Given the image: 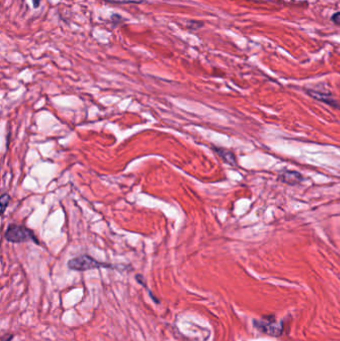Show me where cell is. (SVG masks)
<instances>
[{
  "label": "cell",
  "instance_id": "8",
  "mask_svg": "<svg viewBox=\"0 0 340 341\" xmlns=\"http://www.w3.org/2000/svg\"><path fill=\"white\" fill-rule=\"evenodd\" d=\"M106 2L110 3H117V4H131V3H143V0H104Z\"/></svg>",
  "mask_w": 340,
  "mask_h": 341
},
{
  "label": "cell",
  "instance_id": "2",
  "mask_svg": "<svg viewBox=\"0 0 340 341\" xmlns=\"http://www.w3.org/2000/svg\"><path fill=\"white\" fill-rule=\"evenodd\" d=\"M4 238L7 242L12 244H21L27 241H33L35 244H38V241L31 229L15 224H11L7 227Z\"/></svg>",
  "mask_w": 340,
  "mask_h": 341
},
{
  "label": "cell",
  "instance_id": "4",
  "mask_svg": "<svg viewBox=\"0 0 340 341\" xmlns=\"http://www.w3.org/2000/svg\"><path fill=\"white\" fill-rule=\"evenodd\" d=\"M278 180L287 185H299L304 181V177L295 171H281L278 175Z\"/></svg>",
  "mask_w": 340,
  "mask_h": 341
},
{
  "label": "cell",
  "instance_id": "11",
  "mask_svg": "<svg viewBox=\"0 0 340 341\" xmlns=\"http://www.w3.org/2000/svg\"><path fill=\"white\" fill-rule=\"evenodd\" d=\"M14 338V335L13 334H8L6 333L5 335H3L1 337V341H12V339Z\"/></svg>",
  "mask_w": 340,
  "mask_h": 341
},
{
  "label": "cell",
  "instance_id": "6",
  "mask_svg": "<svg viewBox=\"0 0 340 341\" xmlns=\"http://www.w3.org/2000/svg\"><path fill=\"white\" fill-rule=\"evenodd\" d=\"M213 149L228 165H231V166L237 165V159L230 151H228L227 149H224V148H219V147H214Z\"/></svg>",
  "mask_w": 340,
  "mask_h": 341
},
{
  "label": "cell",
  "instance_id": "10",
  "mask_svg": "<svg viewBox=\"0 0 340 341\" xmlns=\"http://www.w3.org/2000/svg\"><path fill=\"white\" fill-rule=\"evenodd\" d=\"M136 279L137 281L140 283V284H142L143 286H145V287H147V285H146V282H145V279H144V277H143V275H141V274H137L136 275Z\"/></svg>",
  "mask_w": 340,
  "mask_h": 341
},
{
  "label": "cell",
  "instance_id": "3",
  "mask_svg": "<svg viewBox=\"0 0 340 341\" xmlns=\"http://www.w3.org/2000/svg\"><path fill=\"white\" fill-rule=\"evenodd\" d=\"M256 327L260 329L263 332H266L273 336H278L282 332V326L279 325L275 320L272 319H265L264 321H259L256 324Z\"/></svg>",
  "mask_w": 340,
  "mask_h": 341
},
{
  "label": "cell",
  "instance_id": "1",
  "mask_svg": "<svg viewBox=\"0 0 340 341\" xmlns=\"http://www.w3.org/2000/svg\"><path fill=\"white\" fill-rule=\"evenodd\" d=\"M67 267L69 270L75 272H86L95 269H116L121 271V266H114L111 264L96 260L88 254H81L70 259L67 263Z\"/></svg>",
  "mask_w": 340,
  "mask_h": 341
},
{
  "label": "cell",
  "instance_id": "7",
  "mask_svg": "<svg viewBox=\"0 0 340 341\" xmlns=\"http://www.w3.org/2000/svg\"><path fill=\"white\" fill-rule=\"evenodd\" d=\"M9 201H10V196L8 194H3L1 196V199H0V204H1V214L3 215L7 205L9 204Z\"/></svg>",
  "mask_w": 340,
  "mask_h": 341
},
{
  "label": "cell",
  "instance_id": "5",
  "mask_svg": "<svg viewBox=\"0 0 340 341\" xmlns=\"http://www.w3.org/2000/svg\"><path fill=\"white\" fill-rule=\"evenodd\" d=\"M306 93L310 97H312L313 99H316L318 101L323 102V103H325V104H327L331 107H334V108H339V103L328 93L317 91V90H310V89H307Z\"/></svg>",
  "mask_w": 340,
  "mask_h": 341
},
{
  "label": "cell",
  "instance_id": "9",
  "mask_svg": "<svg viewBox=\"0 0 340 341\" xmlns=\"http://www.w3.org/2000/svg\"><path fill=\"white\" fill-rule=\"evenodd\" d=\"M331 21L336 25H340V12H335L331 16Z\"/></svg>",
  "mask_w": 340,
  "mask_h": 341
},
{
  "label": "cell",
  "instance_id": "12",
  "mask_svg": "<svg viewBox=\"0 0 340 341\" xmlns=\"http://www.w3.org/2000/svg\"><path fill=\"white\" fill-rule=\"evenodd\" d=\"M42 0H32V4H33V7L34 8H38L40 3H41Z\"/></svg>",
  "mask_w": 340,
  "mask_h": 341
}]
</instances>
